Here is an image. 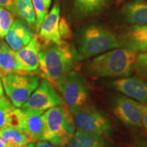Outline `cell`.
<instances>
[{
	"mask_svg": "<svg viewBox=\"0 0 147 147\" xmlns=\"http://www.w3.org/2000/svg\"><path fill=\"white\" fill-rule=\"evenodd\" d=\"M79 60L76 49L62 40L59 44L42 46L39 53V74L55 88L71 70H76Z\"/></svg>",
	"mask_w": 147,
	"mask_h": 147,
	"instance_id": "obj_1",
	"label": "cell"
},
{
	"mask_svg": "<svg viewBox=\"0 0 147 147\" xmlns=\"http://www.w3.org/2000/svg\"><path fill=\"white\" fill-rule=\"evenodd\" d=\"M138 53L117 48L95 57L85 65L87 74L95 78H125L134 71Z\"/></svg>",
	"mask_w": 147,
	"mask_h": 147,
	"instance_id": "obj_2",
	"label": "cell"
},
{
	"mask_svg": "<svg viewBox=\"0 0 147 147\" xmlns=\"http://www.w3.org/2000/svg\"><path fill=\"white\" fill-rule=\"evenodd\" d=\"M75 37L79 61L121 47L115 33L100 23H90L80 27Z\"/></svg>",
	"mask_w": 147,
	"mask_h": 147,
	"instance_id": "obj_3",
	"label": "cell"
},
{
	"mask_svg": "<svg viewBox=\"0 0 147 147\" xmlns=\"http://www.w3.org/2000/svg\"><path fill=\"white\" fill-rule=\"evenodd\" d=\"M44 140L58 146H67L75 134L72 114L65 104L48 109L43 113Z\"/></svg>",
	"mask_w": 147,
	"mask_h": 147,
	"instance_id": "obj_4",
	"label": "cell"
},
{
	"mask_svg": "<svg viewBox=\"0 0 147 147\" xmlns=\"http://www.w3.org/2000/svg\"><path fill=\"white\" fill-rule=\"evenodd\" d=\"M64 104L71 113L87 105L90 93L87 80L76 70H71L57 85Z\"/></svg>",
	"mask_w": 147,
	"mask_h": 147,
	"instance_id": "obj_5",
	"label": "cell"
},
{
	"mask_svg": "<svg viewBox=\"0 0 147 147\" xmlns=\"http://www.w3.org/2000/svg\"><path fill=\"white\" fill-rule=\"evenodd\" d=\"M77 131L108 137L113 132L109 118L93 106L85 105L71 113Z\"/></svg>",
	"mask_w": 147,
	"mask_h": 147,
	"instance_id": "obj_6",
	"label": "cell"
},
{
	"mask_svg": "<svg viewBox=\"0 0 147 147\" xmlns=\"http://www.w3.org/2000/svg\"><path fill=\"white\" fill-rule=\"evenodd\" d=\"M0 78L7 96L17 108H21L39 86V78L32 74H12Z\"/></svg>",
	"mask_w": 147,
	"mask_h": 147,
	"instance_id": "obj_7",
	"label": "cell"
},
{
	"mask_svg": "<svg viewBox=\"0 0 147 147\" xmlns=\"http://www.w3.org/2000/svg\"><path fill=\"white\" fill-rule=\"evenodd\" d=\"M114 115L125 125L140 128L142 124V104L125 95L117 93L111 100Z\"/></svg>",
	"mask_w": 147,
	"mask_h": 147,
	"instance_id": "obj_8",
	"label": "cell"
},
{
	"mask_svg": "<svg viewBox=\"0 0 147 147\" xmlns=\"http://www.w3.org/2000/svg\"><path fill=\"white\" fill-rule=\"evenodd\" d=\"M62 104H64L62 97L59 95L52 84L44 79L21 108L45 111Z\"/></svg>",
	"mask_w": 147,
	"mask_h": 147,
	"instance_id": "obj_9",
	"label": "cell"
},
{
	"mask_svg": "<svg viewBox=\"0 0 147 147\" xmlns=\"http://www.w3.org/2000/svg\"><path fill=\"white\" fill-rule=\"evenodd\" d=\"M108 86L142 104H147V82L138 77H125L106 82Z\"/></svg>",
	"mask_w": 147,
	"mask_h": 147,
	"instance_id": "obj_10",
	"label": "cell"
},
{
	"mask_svg": "<svg viewBox=\"0 0 147 147\" xmlns=\"http://www.w3.org/2000/svg\"><path fill=\"white\" fill-rule=\"evenodd\" d=\"M45 111L20 108L21 125L20 129L23 130L32 139V142H38L44 140L45 122L43 113Z\"/></svg>",
	"mask_w": 147,
	"mask_h": 147,
	"instance_id": "obj_11",
	"label": "cell"
},
{
	"mask_svg": "<svg viewBox=\"0 0 147 147\" xmlns=\"http://www.w3.org/2000/svg\"><path fill=\"white\" fill-rule=\"evenodd\" d=\"M60 21V6L56 3L42 22L38 38L42 46L59 44L62 41L59 25Z\"/></svg>",
	"mask_w": 147,
	"mask_h": 147,
	"instance_id": "obj_12",
	"label": "cell"
},
{
	"mask_svg": "<svg viewBox=\"0 0 147 147\" xmlns=\"http://www.w3.org/2000/svg\"><path fill=\"white\" fill-rule=\"evenodd\" d=\"M42 49L41 42L37 35L21 50L16 52L21 68L26 74H34L39 68V53Z\"/></svg>",
	"mask_w": 147,
	"mask_h": 147,
	"instance_id": "obj_13",
	"label": "cell"
},
{
	"mask_svg": "<svg viewBox=\"0 0 147 147\" xmlns=\"http://www.w3.org/2000/svg\"><path fill=\"white\" fill-rule=\"evenodd\" d=\"M121 47L136 52L147 51V25H133L126 28L119 38Z\"/></svg>",
	"mask_w": 147,
	"mask_h": 147,
	"instance_id": "obj_14",
	"label": "cell"
},
{
	"mask_svg": "<svg viewBox=\"0 0 147 147\" xmlns=\"http://www.w3.org/2000/svg\"><path fill=\"white\" fill-rule=\"evenodd\" d=\"M27 25L25 21L17 18L5 35V39L7 44L15 52L25 47L34 36Z\"/></svg>",
	"mask_w": 147,
	"mask_h": 147,
	"instance_id": "obj_15",
	"label": "cell"
},
{
	"mask_svg": "<svg viewBox=\"0 0 147 147\" xmlns=\"http://www.w3.org/2000/svg\"><path fill=\"white\" fill-rule=\"evenodd\" d=\"M124 21L131 25H147V2L135 0L127 3L121 10Z\"/></svg>",
	"mask_w": 147,
	"mask_h": 147,
	"instance_id": "obj_16",
	"label": "cell"
},
{
	"mask_svg": "<svg viewBox=\"0 0 147 147\" xmlns=\"http://www.w3.org/2000/svg\"><path fill=\"white\" fill-rule=\"evenodd\" d=\"M12 74H26L22 70L16 52L6 42H0V76Z\"/></svg>",
	"mask_w": 147,
	"mask_h": 147,
	"instance_id": "obj_17",
	"label": "cell"
},
{
	"mask_svg": "<svg viewBox=\"0 0 147 147\" xmlns=\"http://www.w3.org/2000/svg\"><path fill=\"white\" fill-rule=\"evenodd\" d=\"M67 147H110L105 138L76 131Z\"/></svg>",
	"mask_w": 147,
	"mask_h": 147,
	"instance_id": "obj_18",
	"label": "cell"
},
{
	"mask_svg": "<svg viewBox=\"0 0 147 147\" xmlns=\"http://www.w3.org/2000/svg\"><path fill=\"white\" fill-rule=\"evenodd\" d=\"M108 3L109 0H75V10L78 16L87 18L100 14Z\"/></svg>",
	"mask_w": 147,
	"mask_h": 147,
	"instance_id": "obj_19",
	"label": "cell"
},
{
	"mask_svg": "<svg viewBox=\"0 0 147 147\" xmlns=\"http://www.w3.org/2000/svg\"><path fill=\"white\" fill-rule=\"evenodd\" d=\"M12 13L25 21L29 27L36 25V13L32 0H14Z\"/></svg>",
	"mask_w": 147,
	"mask_h": 147,
	"instance_id": "obj_20",
	"label": "cell"
},
{
	"mask_svg": "<svg viewBox=\"0 0 147 147\" xmlns=\"http://www.w3.org/2000/svg\"><path fill=\"white\" fill-rule=\"evenodd\" d=\"M0 136L7 141L9 145L18 147H26L32 142V139L23 130L6 126L0 129Z\"/></svg>",
	"mask_w": 147,
	"mask_h": 147,
	"instance_id": "obj_21",
	"label": "cell"
},
{
	"mask_svg": "<svg viewBox=\"0 0 147 147\" xmlns=\"http://www.w3.org/2000/svg\"><path fill=\"white\" fill-rule=\"evenodd\" d=\"M14 22V15L12 12L0 7V38H3Z\"/></svg>",
	"mask_w": 147,
	"mask_h": 147,
	"instance_id": "obj_22",
	"label": "cell"
},
{
	"mask_svg": "<svg viewBox=\"0 0 147 147\" xmlns=\"http://www.w3.org/2000/svg\"><path fill=\"white\" fill-rule=\"evenodd\" d=\"M14 108L15 106L7 97H0V129L7 126L9 115Z\"/></svg>",
	"mask_w": 147,
	"mask_h": 147,
	"instance_id": "obj_23",
	"label": "cell"
},
{
	"mask_svg": "<svg viewBox=\"0 0 147 147\" xmlns=\"http://www.w3.org/2000/svg\"><path fill=\"white\" fill-rule=\"evenodd\" d=\"M32 1L36 13V30L38 32L42 22L48 14L49 8L46 5L43 0H32Z\"/></svg>",
	"mask_w": 147,
	"mask_h": 147,
	"instance_id": "obj_24",
	"label": "cell"
},
{
	"mask_svg": "<svg viewBox=\"0 0 147 147\" xmlns=\"http://www.w3.org/2000/svg\"><path fill=\"white\" fill-rule=\"evenodd\" d=\"M134 70L140 78L147 80V51L138 55Z\"/></svg>",
	"mask_w": 147,
	"mask_h": 147,
	"instance_id": "obj_25",
	"label": "cell"
},
{
	"mask_svg": "<svg viewBox=\"0 0 147 147\" xmlns=\"http://www.w3.org/2000/svg\"><path fill=\"white\" fill-rule=\"evenodd\" d=\"M59 30L62 39H69L71 36L70 26L64 18H61L59 21Z\"/></svg>",
	"mask_w": 147,
	"mask_h": 147,
	"instance_id": "obj_26",
	"label": "cell"
},
{
	"mask_svg": "<svg viewBox=\"0 0 147 147\" xmlns=\"http://www.w3.org/2000/svg\"><path fill=\"white\" fill-rule=\"evenodd\" d=\"M26 147H64V146H58L51 144V142L46 140H40L35 143V142H30L27 144Z\"/></svg>",
	"mask_w": 147,
	"mask_h": 147,
	"instance_id": "obj_27",
	"label": "cell"
},
{
	"mask_svg": "<svg viewBox=\"0 0 147 147\" xmlns=\"http://www.w3.org/2000/svg\"><path fill=\"white\" fill-rule=\"evenodd\" d=\"M14 0H0V7H2L7 10L12 12Z\"/></svg>",
	"mask_w": 147,
	"mask_h": 147,
	"instance_id": "obj_28",
	"label": "cell"
},
{
	"mask_svg": "<svg viewBox=\"0 0 147 147\" xmlns=\"http://www.w3.org/2000/svg\"><path fill=\"white\" fill-rule=\"evenodd\" d=\"M142 124L147 131V104H142Z\"/></svg>",
	"mask_w": 147,
	"mask_h": 147,
	"instance_id": "obj_29",
	"label": "cell"
},
{
	"mask_svg": "<svg viewBox=\"0 0 147 147\" xmlns=\"http://www.w3.org/2000/svg\"><path fill=\"white\" fill-rule=\"evenodd\" d=\"M136 147H147V138H140L135 144Z\"/></svg>",
	"mask_w": 147,
	"mask_h": 147,
	"instance_id": "obj_30",
	"label": "cell"
},
{
	"mask_svg": "<svg viewBox=\"0 0 147 147\" xmlns=\"http://www.w3.org/2000/svg\"><path fill=\"white\" fill-rule=\"evenodd\" d=\"M8 145L9 144L7 142V141L0 136V147H7Z\"/></svg>",
	"mask_w": 147,
	"mask_h": 147,
	"instance_id": "obj_31",
	"label": "cell"
},
{
	"mask_svg": "<svg viewBox=\"0 0 147 147\" xmlns=\"http://www.w3.org/2000/svg\"><path fill=\"white\" fill-rule=\"evenodd\" d=\"M3 84L2 81H1V79L0 78V97L3 96Z\"/></svg>",
	"mask_w": 147,
	"mask_h": 147,
	"instance_id": "obj_32",
	"label": "cell"
},
{
	"mask_svg": "<svg viewBox=\"0 0 147 147\" xmlns=\"http://www.w3.org/2000/svg\"><path fill=\"white\" fill-rule=\"evenodd\" d=\"M43 1H44V2L45 3L46 5H47L48 8H49V7H50V5H51V1H52V0H43Z\"/></svg>",
	"mask_w": 147,
	"mask_h": 147,
	"instance_id": "obj_33",
	"label": "cell"
},
{
	"mask_svg": "<svg viewBox=\"0 0 147 147\" xmlns=\"http://www.w3.org/2000/svg\"><path fill=\"white\" fill-rule=\"evenodd\" d=\"M7 147H18V146H12V145H8Z\"/></svg>",
	"mask_w": 147,
	"mask_h": 147,
	"instance_id": "obj_34",
	"label": "cell"
}]
</instances>
